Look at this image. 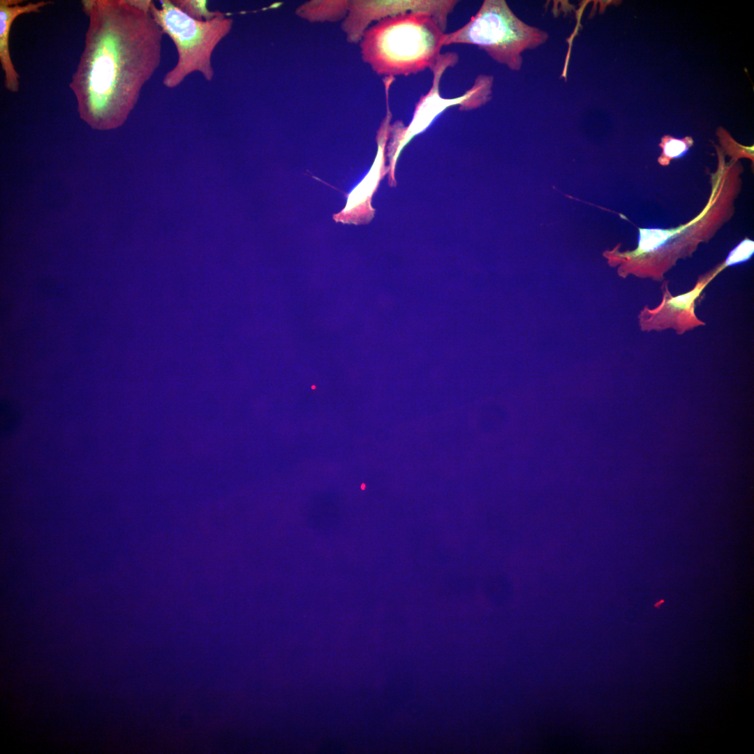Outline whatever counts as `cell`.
<instances>
[{"label":"cell","instance_id":"6da1fadb","mask_svg":"<svg viewBox=\"0 0 754 754\" xmlns=\"http://www.w3.org/2000/svg\"><path fill=\"white\" fill-rule=\"evenodd\" d=\"M151 0H84V47L69 84L80 117L91 128L121 126L162 57L164 35Z\"/></svg>","mask_w":754,"mask_h":754},{"label":"cell","instance_id":"7a4b0ae2","mask_svg":"<svg viewBox=\"0 0 754 754\" xmlns=\"http://www.w3.org/2000/svg\"><path fill=\"white\" fill-rule=\"evenodd\" d=\"M445 31L427 13H406L382 19L362 36V59L377 74L385 77L417 74L436 62Z\"/></svg>","mask_w":754,"mask_h":754},{"label":"cell","instance_id":"3957f363","mask_svg":"<svg viewBox=\"0 0 754 754\" xmlns=\"http://www.w3.org/2000/svg\"><path fill=\"white\" fill-rule=\"evenodd\" d=\"M160 3L161 8H158L151 1L150 12L164 34L172 40L178 54L175 66L164 75L163 84L174 89L195 72L212 82L215 75L213 52L230 33L233 19L223 13L210 20H198L184 13L172 1L162 0Z\"/></svg>","mask_w":754,"mask_h":754},{"label":"cell","instance_id":"277c9868","mask_svg":"<svg viewBox=\"0 0 754 754\" xmlns=\"http://www.w3.org/2000/svg\"><path fill=\"white\" fill-rule=\"evenodd\" d=\"M548 34L524 22L504 0H485L478 12L458 29L445 33L443 46L473 45L496 62L518 71L522 52L545 43Z\"/></svg>","mask_w":754,"mask_h":754},{"label":"cell","instance_id":"5b68a950","mask_svg":"<svg viewBox=\"0 0 754 754\" xmlns=\"http://www.w3.org/2000/svg\"><path fill=\"white\" fill-rule=\"evenodd\" d=\"M458 61L459 56L456 52L442 53L430 68L433 74L431 87L415 104L409 125L406 127L401 121H397L390 126L392 140L388 147V156L392 170L404 146L413 137L425 131L444 111L453 107H457L461 111L475 110L491 100L494 77L489 75H479L471 87L458 97L441 96L440 84L443 73L448 68L455 66Z\"/></svg>","mask_w":754,"mask_h":754},{"label":"cell","instance_id":"8992f818","mask_svg":"<svg viewBox=\"0 0 754 754\" xmlns=\"http://www.w3.org/2000/svg\"><path fill=\"white\" fill-rule=\"evenodd\" d=\"M458 3L457 0L353 1L349 3L346 31L351 41H358L372 21L406 13H429L446 31L448 17Z\"/></svg>","mask_w":754,"mask_h":754},{"label":"cell","instance_id":"52a82bcc","mask_svg":"<svg viewBox=\"0 0 754 754\" xmlns=\"http://www.w3.org/2000/svg\"><path fill=\"white\" fill-rule=\"evenodd\" d=\"M386 104V115L378 131V152L374 163L369 174L349 194L345 208L334 215V219L337 222L357 224L369 221L373 216L374 210L370 206V200L380 179L385 160V147L390 133L392 118L389 103Z\"/></svg>","mask_w":754,"mask_h":754},{"label":"cell","instance_id":"ba28073f","mask_svg":"<svg viewBox=\"0 0 754 754\" xmlns=\"http://www.w3.org/2000/svg\"><path fill=\"white\" fill-rule=\"evenodd\" d=\"M24 2L22 0H0V62L4 73V84L12 93H17L20 89V75L17 73L11 60L9 50V36L15 19L22 14L39 13L41 8L52 3L51 1Z\"/></svg>","mask_w":754,"mask_h":754},{"label":"cell","instance_id":"9c48e42d","mask_svg":"<svg viewBox=\"0 0 754 754\" xmlns=\"http://www.w3.org/2000/svg\"><path fill=\"white\" fill-rule=\"evenodd\" d=\"M22 421L20 408L13 402L2 399L0 403V429L2 437L12 436L19 428Z\"/></svg>","mask_w":754,"mask_h":754},{"label":"cell","instance_id":"30bf717a","mask_svg":"<svg viewBox=\"0 0 754 754\" xmlns=\"http://www.w3.org/2000/svg\"><path fill=\"white\" fill-rule=\"evenodd\" d=\"M671 236L667 230L662 229H640L638 250L645 253L656 251L665 245Z\"/></svg>","mask_w":754,"mask_h":754},{"label":"cell","instance_id":"8fae6325","mask_svg":"<svg viewBox=\"0 0 754 754\" xmlns=\"http://www.w3.org/2000/svg\"><path fill=\"white\" fill-rule=\"evenodd\" d=\"M172 2L184 13L198 20H210L223 13L219 10H209L207 1L177 0Z\"/></svg>","mask_w":754,"mask_h":754},{"label":"cell","instance_id":"7c38bea8","mask_svg":"<svg viewBox=\"0 0 754 754\" xmlns=\"http://www.w3.org/2000/svg\"><path fill=\"white\" fill-rule=\"evenodd\" d=\"M692 143L693 141L690 138L677 139L670 136H665L661 144L663 154L668 158L681 157L686 153Z\"/></svg>","mask_w":754,"mask_h":754},{"label":"cell","instance_id":"4fadbf2b","mask_svg":"<svg viewBox=\"0 0 754 754\" xmlns=\"http://www.w3.org/2000/svg\"><path fill=\"white\" fill-rule=\"evenodd\" d=\"M754 252L753 241L744 239L728 255L725 260L727 266H732L747 261Z\"/></svg>","mask_w":754,"mask_h":754},{"label":"cell","instance_id":"5bb4252c","mask_svg":"<svg viewBox=\"0 0 754 754\" xmlns=\"http://www.w3.org/2000/svg\"><path fill=\"white\" fill-rule=\"evenodd\" d=\"M706 284H703L695 288L691 292H689L685 295H679L677 297H672L666 302V306L667 309L675 311H690L693 306V301L698 297L702 292Z\"/></svg>","mask_w":754,"mask_h":754}]
</instances>
